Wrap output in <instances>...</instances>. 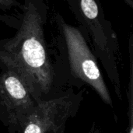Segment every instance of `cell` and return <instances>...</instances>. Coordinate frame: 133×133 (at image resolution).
Wrapping results in <instances>:
<instances>
[{"label": "cell", "instance_id": "cell-9", "mask_svg": "<svg viewBox=\"0 0 133 133\" xmlns=\"http://www.w3.org/2000/svg\"><path fill=\"white\" fill-rule=\"evenodd\" d=\"M123 2H125L128 5H129L133 9V0H122Z\"/></svg>", "mask_w": 133, "mask_h": 133}, {"label": "cell", "instance_id": "cell-5", "mask_svg": "<svg viewBox=\"0 0 133 133\" xmlns=\"http://www.w3.org/2000/svg\"><path fill=\"white\" fill-rule=\"evenodd\" d=\"M38 103L18 73L0 64V104L7 113L9 132H17Z\"/></svg>", "mask_w": 133, "mask_h": 133}, {"label": "cell", "instance_id": "cell-1", "mask_svg": "<svg viewBox=\"0 0 133 133\" xmlns=\"http://www.w3.org/2000/svg\"><path fill=\"white\" fill-rule=\"evenodd\" d=\"M0 64L14 70L40 102L51 90L54 71L44 37L42 17L29 2L14 37L0 43Z\"/></svg>", "mask_w": 133, "mask_h": 133}, {"label": "cell", "instance_id": "cell-7", "mask_svg": "<svg viewBox=\"0 0 133 133\" xmlns=\"http://www.w3.org/2000/svg\"><path fill=\"white\" fill-rule=\"evenodd\" d=\"M0 121L5 127L9 128V118L7 113L5 112V109L1 104H0Z\"/></svg>", "mask_w": 133, "mask_h": 133}, {"label": "cell", "instance_id": "cell-6", "mask_svg": "<svg viewBox=\"0 0 133 133\" xmlns=\"http://www.w3.org/2000/svg\"><path fill=\"white\" fill-rule=\"evenodd\" d=\"M129 82L127 89L128 98V118L129 124L127 127V133H133V34L129 39Z\"/></svg>", "mask_w": 133, "mask_h": 133}, {"label": "cell", "instance_id": "cell-2", "mask_svg": "<svg viewBox=\"0 0 133 133\" xmlns=\"http://www.w3.org/2000/svg\"><path fill=\"white\" fill-rule=\"evenodd\" d=\"M83 93L72 92L41 101L16 133H64L83 101Z\"/></svg>", "mask_w": 133, "mask_h": 133}, {"label": "cell", "instance_id": "cell-4", "mask_svg": "<svg viewBox=\"0 0 133 133\" xmlns=\"http://www.w3.org/2000/svg\"><path fill=\"white\" fill-rule=\"evenodd\" d=\"M79 6L84 16V22L89 27L96 53L108 75L117 97L122 100V90L116 62L115 36L111 30L105 28L108 25L104 23L106 21L97 0H79Z\"/></svg>", "mask_w": 133, "mask_h": 133}, {"label": "cell", "instance_id": "cell-8", "mask_svg": "<svg viewBox=\"0 0 133 133\" xmlns=\"http://www.w3.org/2000/svg\"><path fill=\"white\" fill-rule=\"evenodd\" d=\"M14 4V0H0L1 9H9Z\"/></svg>", "mask_w": 133, "mask_h": 133}, {"label": "cell", "instance_id": "cell-10", "mask_svg": "<svg viewBox=\"0 0 133 133\" xmlns=\"http://www.w3.org/2000/svg\"><path fill=\"white\" fill-rule=\"evenodd\" d=\"M90 133H101V131H100L98 129H97V128H94H94L91 129Z\"/></svg>", "mask_w": 133, "mask_h": 133}, {"label": "cell", "instance_id": "cell-3", "mask_svg": "<svg viewBox=\"0 0 133 133\" xmlns=\"http://www.w3.org/2000/svg\"><path fill=\"white\" fill-rule=\"evenodd\" d=\"M70 68L75 76L91 87L107 105L113 107L110 91L106 86L96 57L79 29L63 23Z\"/></svg>", "mask_w": 133, "mask_h": 133}]
</instances>
